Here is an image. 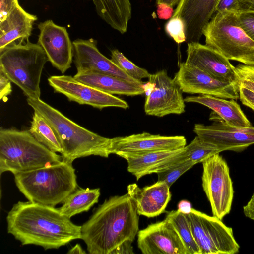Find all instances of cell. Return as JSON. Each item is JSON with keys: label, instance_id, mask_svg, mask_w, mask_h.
I'll return each mask as SVG.
<instances>
[{"label": "cell", "instance_id": "1", "mask_svg": "<svg viewBox=\"0 0 254 254\" xmlns=\"http://www.w3.org/2000/svg\"><path fill=\"white\" fill-rule=\"evenodd\" d=\"M6 222L7 232L22 245L57 249L81 239V226L73 223L59 208L30 201L14 204Z\"/></svg>", "mask_w": 254, "mask_h": 254}, {"label": "cell", "instance_id": "2", "mask_svg": "<svg viewBox=\"0 0 254 254\" xmlns=\"http://www.w3.org/2000/svg\"><path fill=\"white\" fill-rule=\"evenodd\" d=\"M139 216L127 193L111 196L81 226V239L89 254H111L124 242H133L139 230Z\"/></svg>", "mask_w": 254, "mask_h": 254}, {"label": "cell", "instance_id": "3", "mask_svg": "<svg viewBox=\"0 0 254 254\" xmlns=\"http://www.w3.org/2000/svg\"><path fill=\"white\" fill-rule=\"evenodd\" d=\"M28 104L50 124L61 144L63 160L72 163L91 155L108 158L112 138L101 136L80 126L40 99L27 98Z\"/></svg>", "mask_w": 254, "mask_h": 254}, {"label": "cell", "instance_id": "4", "mask_svg": "<svg viewBox=\"0 0 254 254\" xmlns=\"http://www.w3.org/2000/svg\"><path fill=\"white\" fill-rule=\"evenodd\" d=\"M19 190L30 201L55 207L78 188L72 163H60L14 174Z\"/></svg>", "mask_w": 254, "mask_h": 254}, {"label": "cell", "instance_id": "5", "mask_svg": "<svg viewBox=\"0 0 254 254\" xmlns=\"http://www.w3.org/2000/svg\"><path fill=\"white\" fill-rule=\"evenodd\" d=\"M62 155L37 141L29 130L0 129V172L15 174L60 163Z\"/></svg>", "mask_w": 254, "mask_h": 254}, {"label": "cell", "instance_id": "6", "mask_svg": "<svg viewBox=\"0 0 254 254\" xmlns=\"http://www.w3.org/2000/svg\"><path fill=\"white\" fill-rule=\"evenodd\" d=\"M48 57L41 46L27 40L0 50V70L27 97L40 99L42 73Z\"/></svg>", "mask_w": 254, "mask_h": 254}, {"label": "cell", "instance_id": "7", "mask_svg": "<svg viewBox=\"0 0 254 254\" xmlns=\"http://www.w3.org/2000/svg\"><path fill=\"white\" fill-rule=\"evenodd\" d=\"M205 45L229 60L254 66V41L241 27L237 11L216 12L205 26Z\"/></svg>", "mask_w": 254, "mask_h": 254}, {"label": "cell", "instance_id": "8", "mask_svg": "<svg viewBox=\"0 0 254 254\" xmlns=\"http://www.w3.org/2000/svg\"><path fill=\"white\" fill-rule=\"evenodd\" d=\"M186 214L200 254H235L239 252L240 246L232 228L225 225L222 220L192 208Z\"/></svg>", "mask_w": 254, "mask_h": 254}, {"label": "cell", "instance_id": "9", "mask_svg": "<svg viewBox=\"0 0 254 254\" xmlns=\"http://www.w3.org/2000/svg\"><path fill=\"white\" fill-rule=\"evenodd\" d=\"M202 186L213 216L222 220L231 209L234 190L226 160L219 153L202 163Z\"/></svg>", "mask_w": 254, "mask_h": 254}, {"label": "cell", "instance_id": "10", "mask_svg": "<svg viewBox=\"0 0 254 254\" xmlns=\"http://www.w3.org/2000/svg\"><path fill=\"white\" fill-rule=\"evenodd\" d=\"M145 87L151 90L144 104L147 115L163 117L170 114L180 115L185 112L182 91L174 79L168 75L166 70L150 74Z\"/></svg>", "mask_w": 254, "mask_h": 254}, {"label": "cell", "instance_id": "11", "mask_svg": "<svg viewBox=\"0 0 254 254\" xmlns=\"http://www.w3.org/2000/svg\"><path fill=\"white\" fill-rule=\"evenodd\" d=\"M209 120L214 122L208 125L196 124L194 132L201 139L213 143L222 150L240 152L254 144V127H237L229 125L214 112Z\"/></svg>", "mask_w": 254, "mask_h": 254}, {"label": "cell", "instance_id": "12", "mask_svg": "<svg viewBox=\"0 0 254 254\" xmlns=\"http://www.w3.org/2000/svg\"><path fill=\"white\" fill-rule=\"evenodd\" d=\"M174 79L182 92L209 95L227 99H239L238 82L220 80L185 62L180 64Z\"/></svg>", "mask_w": 254, "mask_h": 254}, {"label": "cell", "instance_id": "13", "mask_svg": "<svg viewBox=\"0 0 254 254\" xmlns=\"http://www.w3.org/2000/svg\"><path fill=\"white\" fill-rule=\"evenodd\" d=\"M48 81L54 92L65 96L69 101L88 105L100 110L109 107L126 109L125 100L83 83L69 75H54Z\"/></svg>", "mask_w": 254, "mask_h": 254}, {"label": "cell", "instance_id": "14", "mask_svg": "<svg viewBox=\"0 0 254 254\" xmlns=\"http://www.w3.org/2000/svg\"><path fill=\"white\" fill-rule=\"evenodd\" d=\"M73 61L77 73L96 72L116 76L139 86L145 83L137 80L124 72L111 59L103 55L92 38L77 39L72 42Z\"/></svg>", "mask_w": 254, "mask_h": 254}, {"label": "cell", "instance_id": "15", "mask_svg": "<svg viewBox=\"0 0 254 254\" xmlns=\"http://www.w3.org/2000/svg\"><path fill=\"white\" fill-rule=\"evenodd\" d=\"M37 43L45 51L52 65L64 73L71 67L73 58V44L65 27L47 20L38 25Z\"/></svg>", "mask_w": 254, "mask_h": 254}, {"label": "cell", "instance_id": "16", "mask_svg": "<svg viewBox=\"0 0 254 254\" xmlns=\"http://www.w3.org/2000/svg\"><path fill=\"white\" fill-rule=\"evenodd\" d=\"M186 143L184 136H162L143 132L113 138L111 153L125 158L151 152L182 148Z\"/></svg>", "mask_w": 254, "mask_h": 254}, {"label": "cell", "instance_id": "17", "mask_svg": "<svg viewBox=\"0 0 254 254\" xmlns=\"http://www.w3.org/2000/svg\"><path fill=\"white\" fill-rule=\"evenodd\" d=\"M137 245L143 254H188L174 227L166 218L139 230Z\"/></svg>", "mask_w": 254, "mask_h": 254}, {"label": "cell", "instance_id": "18", "mask_svg": "<svg viewBox=\"0 0 254 254\" xmlns=\"http://www.w3.org/2000/svg\"><path fill=\"white\" fill-rule=\"evenodd\" d=\"M187 44L186 64L196 67L220 80L239 83L235 67L223 55L199 42Z\"/></svg>", "mask_w": 254, "mask_h": 254}, {"label": "cell", "instance_id": "19", "mask_svg": "<svg viewBox=\"0 0 254 254\" xmlns=\"http://www.w3.org/2000/svg\"><path fill=\"white\" fill-rule=\"evenodd\" d=\"M219 0H180L173 16L185 25L187 43L199 42L203 30L216 11Z\"/></svg>", "mask_w": 254, "mask_h": 254}, {"label": "cell", "instance_id": "20", "mask_svg": "<svg viewBox=\"0 0 254 254\" xmlns=\"http://www.w3.org/2000/svg\"><path fill=\"white\" fill-rule=\"evenodd\" d=\"M168 185L161 181L140 188L136 184L127 186V193L134 201L139 215L153 217L165 211L171 199Z\"/></svg>", "mask_w": 254, "mask_h": 254}, {"label": "cell", "instance_id": "21", "mask_svg": "<svg viewBox=\"0 0 254 254\" xmlns=\"http://www.w3.org/2000/svg\"><path fill=\"white\" fill-rule=\"evenodd\" d=\"M186 158L184 147L170 150L149 152L127 157V171L136 180L152 173L163 171L178 161Z\"/></svg>", "mask_w": 254, "mask_h": 254}, {"label": "cell", "instance_id": "22", "mask_svg": "<svg viewBox=\"0 0 254 254\" xmlns=\"http://www.w3.org/2000/svg\"><path fill=\"white\" fill-rule=\"evenodd\" d=\"M37 20L36 15L26 12L19 4L16 5L6 18L0 21V50L17 41L24 42L29 40Z\"/></svg>", "mask_w": 254, "mask_h": 254}, {"label": "cell", "instance_id": "23", "mask_svg": "<svg viewBox=\"0 0 254 254\" xmlns=\"http://www.w3.org/2000/svg\"><path fill=\"white\" fill-rule=\"evenodd\" d=\"M184 100L185 102L197 103L207 107L229 125L241 127L252 126L234 99L227 100L209 95L200 94L187 96Z\"/></svg>", "mask_w": 254, "mask_h": 254}, {"label": "cell", "instance_id": "24", "mask_svg": "<svg viewBox=\"0 0 254 254\" xmlns=\"http://www.w3.org/2000/svg\"><path fill=\"white\" fill-rule=\"evenodd\" d=\"M73 77L83 83L112 95L136 96L145 93L143 87L108 74L96 72L77 73Z\"/></svg>", "mask_w": 254, "mask_h": 254}, {"label": "cell", "instance_id": "25", "mask_svg": "<svg viewBox=\"0 0 254 254\" xmlns=\"http://www.w3.org/2000/svg\"><path fill=\"white\" fill-rule=\"evenodd\" d=\"M100 18L112 28L125 33L131 18L130 0H92Z\"/></svg>", "mask_w": 254, "mask_h": 254}, {"label": "cell", "instance_id": "26", "mask_svg": "<svg viewBox=\"0 0 254 254\" xmlns=\"http://www.w3.org/2000/svg\"><path fill=\"white\" fill-rule=\"evenodd\" d=\"M100 195L99 188L78 187L66 198L59 209L63 215L70 219L75 215L88 211L98 202Z\"/></svg>", "mask_w": 254, "mask_h": 254}, {"label": "cell", "instance_id": "27", "mask_svg": "<svg viewBox=\"0 0 254 254\" xmlns=\"http://www.w3.org/2000/svg\"><path fill=\"white\" fill-rule=\"evenodd\" d=\"M29 131L34 138L50 150L61 153V144L50 124L34 111Z\"/></svg>", "mask_w": 254, "mask_h": 254}, {"label": "cell", "instance_id": "28", "mask_svg": "<svg viewBox=\"0 0 254 254\" xmlns=\"http://www.w3.org/2000/svg\"><path fill=\"white\" fill-rule=\"evenodd\" d=\"M165 218L174 227L185 246L187 254H200L186 214L177 209L169 212Z\"/></svg>", "mask_w": 254, "mask_h": 254}, {"label": "cell", "instance_id": "29", "mask_svg": "<svg viewBox=\"0 0 254 254\" xmlns=\"http://www.w3.org/2000/svg\"><path fill=\"white\" fill-rule=\"evenodd\" d=\"M186 158L194 162L196 164L203 161L217 153L222 152L217 145L205 141L198 136L184 147Z\"/></svg>", "mask_w": 254, "mask_h": 254}, {"label": "cell", "instance_id": "30", "mask_svg": "<svg viewBox=\"0 0 254 254\" xmlns=\"http://www.w3.org/2000/svg\"><path fill=\"white\" fill-rule=\"evenodd\" d=\"M111 60L126 74L137 80L150 77L151 74L147 70L136 65L117 49L112 50Z\"/></svg>", "mask_w": 254, "mask_h": 254}, {"label": "cell", "instance_id": "31", "mask_svg": "<svg viewBox=\"0 0 254 254\" xmlns=\"http://www.w3.org/2000/svg\"><path fill=\"white\" fill-rule=\"evenodd\" d=\"M195 164L193 161L185 158L163 171L157 173V181L163 182L170 187L182 175Z\"/></svg>", "mask_w": 254, "mask_h": 254}, {"label": "cell", "instance_id": "32", "mask_svg": "<svg viewBox=\"0 0 254 254\" xmlns=\"http://www.w3.org/2000/svg\"><path fill=\"white\" fill-rule=\"evenodd\" d=\"M165 31L177 44L186 41L185 25L183 20L177 16H172L165 25Z\"/></svg>", "mask_w": 254, "mask_h": 254}, {"label": "cell", "instance_id": "33", "mask_svg": "<svg viewBox=\"0 0 254 254\" xmlns=\"http://www.w3.org/2000/svg\"><path fill=\"white\" fill-rule=\"evenodd\" d=\"M235 68L239 85L254 92V66L239 64Z\"/></svg>", "mask_w": 254, "mask_h": 254}, {"label": "cell", "instance_id": "34", "mask_svg": "<svg viewBox=\"0 0 254 254\" xmlns=\"http://www.w3.org/2000/svg\"><path fill=\"white\" fill-rule=\"evenodd\" d=\"M237 15L241 27L254 41V13L238 11Z\"/></svg>", "mask_w": 254, "mask_h": 254}, {"label": "cell", "instance_id": "35", "mask_svg": "<svg viewBox=\"0 0 254 254\" xmlns=\"http://www.w3.org/2000/svg\"><path fill=\"white\" fill-rule=\"evenodd\" d=\"M239 93L241 103L254 111V92L239 85Z\"/></svg>", "mask_w": 254, "mask_h": 254}, {"label": "cell", "instance_id": "36", "mask_svg": "<svg viewBox=\"0 0 254 254\" xmlns=\"http://www.w3.org/2000/svg\"><path fill=\"white\" fill-rule=\"evenodd\" d=\"M11 81L5 74L0 70V99H4L12 92Z\"/></svg>", "mask_w": 254, "mask_h": 254}, {"label": "cell", "instance_id": "37", "mask_svg": "<svg viewBox=\"0 0 254 254\" xmlns=\"http://www.w3.org/2000/svg\"><path fill=\"white\" fill-rule=\"evenodd\" d=\"M174 11L172 6L166 3H157L156 12L157 17L160 19H170L173 16Z\"/></svg>", "mask_w": 254, "mask_h": 254}, {"label": "cell", "instance_id": "38", "mask_svg": "<svg viewBox=\"0 0 254 254\" xmlns=\"http://www.w3.org/2000/svg\"><path fill=\"white\" fill-rule=\"evenodd\" d=\"M18 4V0H0V21L3 20L10 11Z\"/></svg>", "mask_w": 254, "mask_h": 254}, {"label": "cell", "instance_id": "39", "mask_svg": "<svg viewBox=\"0 0 254 254\" xmlns=\"http://www.w3.org/2000/svg\"><path fill=\"white\" fill-rule=\"evenodd\" d=\"M226 10L239 11L238 0H219L216 12Z\"/></svg>", "mask_w": 254, "mask_h": 254}, {"label": "cell", "instance_id": "40", "mask_svg": "<svg viewBox=\"0 0 254 254\" xmlns=\"http://www.w3.org/2000/svg\"><path fill=\"white\" fill-rule=\"evenodd\" d=\"M132 242L127 240L117 247L111 254H134Z\"/></svg>", "mask_w": 254, "mask_h": 254}, {"label": "cell", "instance_id": "41", "mask_svg": "<svg viewBox=\"0 0 254 254\" xmlns=\"http://www.w3.org/2000/svg\"><path fill=\"white\" fill-rule=\"evenodd\" d=\"M239 11L254 13V0H238Z\"/></svg>", "mask_w": 254, "mask_h": 254}, {"label": "cell", "instance_id": "42", "mask_svg": "<svg viewBox=\"0 0 254 254\" xmlns=\"http://www.w3.org/2000/svg\"><path fill=\"white\" fill-rule=\"evenodd\" d=\"M245 216L254 221V192L247 204L243 207Z\"/></svg>", "mask_w": 254, "mask_h": 254}, {"label": "cell", "instance_id": "43", "mask_svg": "<svg viewBox=\"0 0 254 254\" xmlns=\"http://www.w3.org/2000/svg\"><path fill=\"white\" fill-rule=\"evenodd\" d=\"M191 209L190 202L185 200L180 201L178 204V209L185 214L189 213Z\"/></svg>", "mask_w": 254, "mask_h": 254}, {"label": "cell", "instance_id": "44", "mask_svg": "<svg viewBox=\"0 0 254 254\" xmlns=\"http://www.w3.org/2000/svg\"><path fill=\"white\" fill-rule=\"evenodd\" d=\"M86 252L81 247L80 244H77L71 249H70L67 252V254H86Z\"/></svg>", "mask_w": 254, "mask_h": 254}, {"label": "cell", "instance_id": "45", "mask_svg": "<svg viewBox=\"0 0 254 254\" xmlns=\"http://www.w3.org/2000/svg\"><path fill=\"white\" fill-rule=\"evenodd\" d=\"M180 0H156V3H164L173 7L179 3Z\"/></svg>", "mask_w": 254, "mask_h": 254}]
</instances>
